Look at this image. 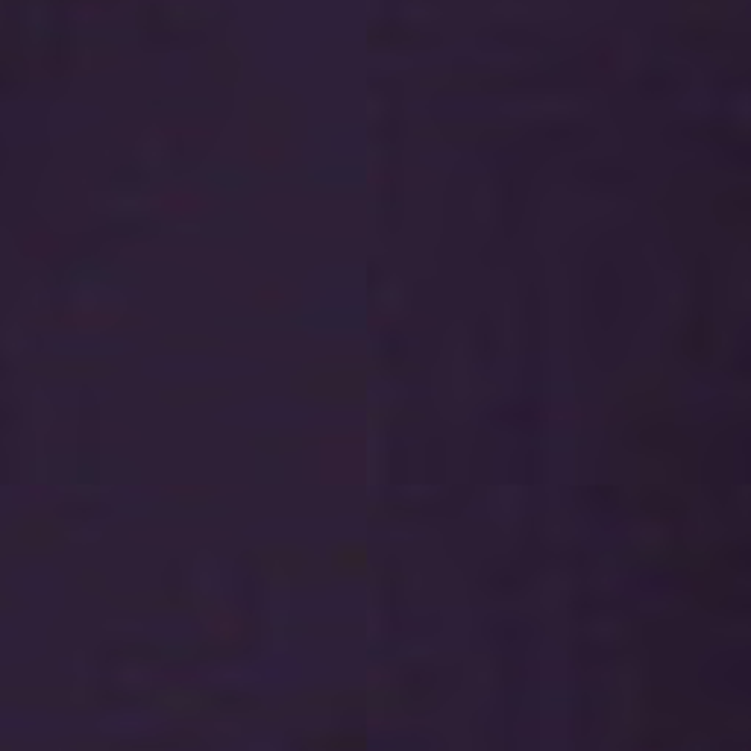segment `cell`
Masks as SVG:
<instances>
[{"instance_id": "1", "label": "cell", "mask_w": 751, "mask_h": 751, "mask_svg": "<svg viewBox=\"0 0 751 751\" xmlns=\"http://www.w3.org/2000/svg\"><path fill=\"white\" fill-rule=\"evenodd\" d=\"M6 423H9V408L0 405V429H4Z\"/></svg>"}]
</instances>
